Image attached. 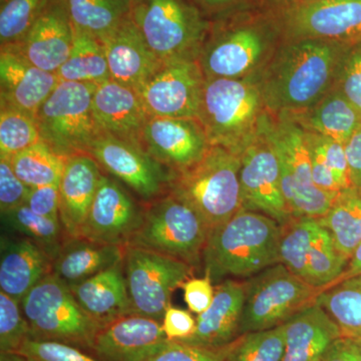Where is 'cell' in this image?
<instances>
[{"label": "cell", "mask_w": 361, "mask_h": 361, "mask_svg": "<svg viewBox=\"0 0 361 361\" xmlns=\"http://www.w3.org/2000/svg\"><path fill=\"white\" fill-rule=\"evenodd\" d=\"M230 345L207 348L170 341L165 348L146 361H224Z\"/></svg>", "instance_id": "cell-45"}, {"label": "cell", "mask_w": 361, "mask_h": 361, "mask_svg": "<svg viewBox=\"0 0 361 361\" xmlns=\"http://www.w3.org/2000/svg\"><path fill=\"white\" fill-rule=\"evenodd\" d=\"M89 155L109 174L130 188L142 203L169 193L175 173L135 145L99 133L90 146Z\"/></svg>", "instance_id": "cell-15"}, {"label": "cell", "mask_w": 361, "mask_h": 361, "mask_svg": "<svg viewBox=\"0 0 361 361\" xmlns=\"http://www.w3.org/2000/svg\"><path fill=\"white\" fill-rule=\"evenodd\" d=\"M349 44L319 39H284L251 77L273 116L300 113L336 87Z\"/></svg>", "instance_id": "cell-1"}, {"label": "cell", "mask_w": 361, "mask_h": 361, "mask_svg": "<svg viewBox=\"0 0 361 361\" xmlns=\"http://www.w3.org/2000/svg\"><path fill=\"white\" fill-rule=\"evenodd\" d=\"M27 339L30 327L21 303L0 291V353H18Z\"/></svg>", "instance_id": "cell-41"}, {"label": "cell", "mask_w": 361, "mask_h": 361, "mask_svg": "<svg viewBox=\"0 0 361 361\" xmlns=\"http://www.w3.org/2000/svg\"><path fill=\"white\" fill-rule=\"evenodd\" d=\"M245 283V299L240 336L274 329L315 301L322 289L315 288L281 263L270 266Z\"/></svg>", "instance_id": "cell-10"}, {"label": "cell", "mask_w": 361, "mask_h": 361, "mask_svg": "<svg viewBox=\"0 0 361 361\" xmlns=\"http://www.w3.org/2000/svg\"><path fill=\"white\" fill-rule=\"evenodd\" d=\"M30 188L14 173L11 161L0 157V211L9 212L25 205Z\"/></svg>", "instance_id": "cell-46"}, {"label": "cell", "mask_w": 361, "mask_h": 361, "mask_svg": "<svg viewBox=\"0 0 361 361\" xmlns=\"http://www.w3.org/2000/svg\"><path fill=\"white\" fill-rule=\"evenodd\" d=\"M245 283L227 279L216 284L210 307L198 315L192 336L178 342L207 348L229 345L240 336Z\"/></svg>", "instance_id": "cell-25"}, {"label": "cell", "mask_w": 361, "mask_h": 361, "mask_svg": "<svg viewBox=\"0 0 361 361\" xmlns=\"http://www.w3.org/2000/svg\"><path fill=\"white\" fill-rule=\"evenodd\" d=\"M96 87L59 80L37 113L42 142L63 158L89 154L92 142L99 134L92 114Z\"/></svg>", "instance_id": "cell-9"}, {"label": "cell", "mask_w": 361, "mask_h": 361, "mask_svg": "<svg viewBox=\"0 0 361 361\" xmlns=\"http://www.w3.org/2000/svg\"><path fill=\"white\" fill-rule=\"evenodd\" d=\"M120 1H122L123 4H127L128 6H130V4H132L133 0H120Z\"/></svg>", "instance_id": "cell-56"}, {"label": "cell", "mask_w": 361, "mask_h": 361, "mask_svg": "<svg viewBox=\"0 0 361 361\" xmlns=\"http://www.w3.org/2000/svg\"><path fill=\"white\" fill-rule=\"evenodd\" d=\"M264 123L255 141L240 157L242 209L264 214L286 226L294 218L282 192L279 159Z\"/></svg>", "instance_id": "cell-16"}, {"label": "cell", "mask_w": 361, "mask_h": 361, "mask_svg": "<svg viewBox=\"0 0 361 361\" xmlns=\"http://www.w3.org/2000/svg\"><path fill=\"white\" fill-rule=\"evenodd\" d=\"M59 82L56 73L33 66L13 47L0 49V103L37 118Z\"/></svg>", "instance_id": "cell-22"}, {"label": "cell", "mask_w": 361, "mask_h": 361, "mask_svg": "<svg viewBox=\"0 0 361 361\" xmlns=\"http://www.w3.org/2000/svg\"><path fill=\"white\" fill-rule=\"evenodd\" d=\"M318 220L329 230L342 255L350 259L361 242V188L341 190L329 212Z\"/></svg>", "instance_id": "cell-33"}, {"label": "cell", "mask_w": 361, "mask_h": 361, "mask_svg": "<svg viewBox=\"0 0 361 361\" xmlns=\"http://www.w3.org/2000/svg\"><path fill=\"white\" fill-rule=\"evenodd\" d=\"M315 303L338 325L342 336L361 334V275L339 280L323 289Z\"/></svg>", "instance_id": "cell-34"}, {"label": "cell", "mask_w": 361, "mask_h": 361, "mask_svg": "<svg viewBox=\"0 0 361 361\" xmlns=\"http://www.w3.org/2000/svg\"><path fill=\"white\" fill-rule=\"evenodd\" d=\"M0 361H30L18 353H0Z\"/></svg>", "instance_id": "cell-54"}, {"label": "cell", "mask_w": 361, "mask_h": 361, "mask_svg": "<svg viewBox=\"0 0 361 361\" xmlns=\"http://www.w3.org/2000/svg\"><path fill=\"white\" fill-rule=\"evenodd\" d=\"M42 141L37 118L0 103V157L13 158Z\"/></svg>", "instance_id": "cell-38"}, {"label": "cell", "mask_w": 361, "mask_h": 361, "mask_svg": "<svg viewBox=\"0 0 361 361\" xmlns=\"http://www.w3.org/2000/svg\"><path fill=\"white\" fill-rule=\"evenodd\" d=\"M184 290L185 302L190 311L196 314H201L209 310L215 296V286L210 277H191L182 285Z\"/></svg>", "instance_id": "cell-47"}, {"label": "cell", "mask_w": 361, "mask_h": 361, "mask_svg": "<svg viewBox=\"0 0 361 361\" xmlns=\"http://www.w3.org/2000/svg\"><path fill=\"white\" fill-rule=\"evenodd\" d=\"M49 0H0V47L23 42Z\"/></svg>", "instance_id": "cell-39"}, {"label": "cell", "mask_w": 361, "mask_h": 361, "mask_svg": "<svg viewBox=\"0 0 361 361\" xmlns=\"http://www.w3.org/2000/svg\"><path fill=\"white\" fill-rule=\"evenodd\" d=\"M161 327L168 341H179L193 334L196 319L188 311L170 305L164 314Z\"/></svg>", "instance_id": "cell-49"}, {"label": "cell", "mask_w": 361, "mask_h": 361, "mask_svg": "<svg viewBox=\"0 0 361 361\" xmlns=\"http://www.w3.org/2000/svg\"><path fill=\"white\" fill-rule=\"evenodd\" d=\"M18 353L30 361H99L68 344L27 339Z\"/></svg>", "instance_id": "cell-44"}, {"label": "cell", "mask_w": 361, "mask_h": 361, "mask_svg": "<svg viewBox=\"0 0 361 361\" xmlns=\"http://www.w3.org/2000/svg\"><path fill=\"white\" fill-rule=\"evenodd\" d=\"M25 205L37 215L59 221V185L32 188Z\"/></svg>", "instance_id": "cell-48"}, {"label": "cell", "mask_w": 361, "mask_h": 361, "mask_svg": "<svg viewBox=\"0 0 361 361\" xmlns=\"http://www.w3.org/2000/svg\"><path fill=\"white\" fill-rule=\"evenodd\" d=\"M169 341L161 322L132 313L99 327L90 353L99 361H146Z\"/></svg>", "instance_id": "cell-20"}, {"label": "cell", "mask_w": 361, "mask_h": 361, "mask_svg": "<svg viewBox=\"0 0 361 361\" xmlns=\"http://www.w3.org/2000/svg\"><path fill=\"white\" fill-rule=\"evenodd\" d=\"M145 204L144 221L129 246L158 252L194 268L201 265L210 229L198 214L170 193Z\"/></svg>", "instance_id": "cell-8"}, {"label": "cell", "mask_w": 361, "mask_h": 361, "mask_svg": "<svg viewBox=\"0 0 361 361\" xmlns=\"http://www.w3.org/2000/svg\"><path fill=\"white\" fill-rule=\"evenodd\" d=\"M73 37V25L63 4L49 0L23 42L11 47L40 70L56 73L70 56Z\"/></svg>", "instance_id": "cell-24"}, {"label": "cell", "mask_w": 361, "mask_h": 361, "mask_svg": "<svg viewBox=\"0 0 361 361\" xmlns=\"http://www.w3.org/2000/svg\"><path fill=\"white\" fill-rule=\"evenodd\" d=\"M130 20L161 63L198 61L210 25L190 0H133Z\"/></svg>", "instance_id": "cell-5"}, {"label": "cell", "mask_w": 361, "mask_h": 361, "mask_svg": "<svg viewBox=\"0 0 361 361\" xmlns=\"http://www.w3.org/2000/svg\"><path fill=\"white\" fill-rule=\"evenodd\" d=\"M99 40L104 45L111 80L135 90L163 65L147 44L129 13L115 30Z\"/></svg>", "instance_id": "cell-23"}, {"label": "cell", "mask_w": 361, "mask_h": 361, "mask_svg": "<svg viewBox=\"0 0 361 361\" xmlns=\"http://www.w3.org/2000/svg\"><path fill=\"white\" fill-rule=\"evenodd\" d=\"M146 204L135 200L121 184L103 175L80 238L97 243L127 247L142 224Z\"/></svg>", "instance_id": "cell-18"}, {"label": "cell", "mask_w": 361, "mask_h": 361, "mask_svg": "<svg viewBox=\"0 0 361 361\" xmlns=\"http://www.w3.org/2000/svg\"><path fill=\"white\" fill-rule=\"evenodd\" d=\"M348 261L318 218H297L283 226L279 263L311 286L323 290L336 283Z\"/></svg>", "instance_id": "cell-12"}, {"label": "cell", "mask_w": 361, "mask_h": 361, "mask_svg": "<svg viewBox=\"0 0 361 361\" xmlns=\"http://www.w3.org/2000/svg\"><path fill=\"white\" fill-rule=\"evenodd\" d=\"M70 289L80 307L99 327L133 313L123 261Z\"/></svg>", "instance_id": "cell-29"}, {"label": "cell", "mask_w": 361, "mask_h": 361, "mask_svg": "<svg viewBox=\"0 0 361 361\" xmlns=\"http://www.w3.org/2000/svg\"><path fill=\"white\" fill-rule=\"evenodd\" d=\"M284 324L242 334L232 342L224 361H282Z\"/></svg>", "instance_id": "cell-40"}, {"label": "cell", "mask_w": 361, "mask_h": 361, "mask_svg": "<svg viewBox=\"0 0 361 361\" xmlns=\"http://www.w3.org/2000/svg\"><path fill=\"white\" fill-rule=\"evenodd\" d=\"M284 116L304 130L344 145L361 126V114L336 87L310 108Z\"/></svg>", "instance_id": "cell-31"}, {"label": "cell", "mask_w": 361, "mask_h": 361, "mask_svg": "<svg viewBox=\"0 0 361 361\" xmlns=\"http://www.w3.org/2000/svg\"><path fill=\"white\" fill-rule=\"evenodd\" d=\"M351 338L355 339V341L357 342L358 345H360L361 348V334H357V336H351Z\"/></svg>", "instance_id": "cell-55"}, {"label": "cell", "mask_w": 361, "mask_h": 361, "mask_svg": "<svg viewBox=\"0 0 361 361\" xmlns=\"http://www.w3.org/2000/svg\"><path fill=\"white\" fill-rule=\"evenodd\" d=\"M101 166L89 154L66 159L59 183V221L68 237H78L101 184Z\"/></svg>", "instance_id": "cell-26"}, {"label": "cell", "mask_w": 361, "mask_h": 361, "mask_svg": "<svg viewBox=\"0 0 361 361\" xmlns=\"http://www.w3.org/2000/svg\"><path fill=\"white\" fill-rule=\"evenodd\" d=\"M73 27L102 39L129 13L120 0H59Z\"/></svg>", "instance_id": "cell-35"}, {"label": "cell", "mask_w": 361, "mask_h": 361, "mask_svg": "<svg viewBox=\"0 0 361 361\" xmlns=\"http://www.w3.org/2000/svg\"><path fill=\"white\" fill-rule=\"evenodd\" d=\"M276 26L241 25L209 30L199 63L205 80L253 77L277 49Z\"/></svg>", "instance_id": "cell-11"}, {"label": "cell", "mask_w": 361, "mask_h": 361, "mask_svg": "<svg viewBox=\"0 0 361 361\" xmlns=\"http://www.w3.org/2000/svg\"><path fill=\"white\" fill-rule=\"evenodd\" d=\"M240 169L239 156L211 146L198 163L175 173L169 193L193 209L213 229L242 210Z\"/></svg>", "instance_id": "cell-4"}, {"label": "cell", "mask_w": 361, "mask_h": 361, "mask_svg": "<svg viewBox=\"0 0 361 361\" xmlns=\"http://www.w3.org/2000/svg\"><path fill=\"white\" fill-rule=\"evenodd\" d=\"M125 249L80 237H68L52 259L51 274L68 287L73 286L122 263Z\"/></svg>", "instance_id": "cell-30"}, {"label": "cell", "mask_w": 361, "mask_h": 361, "mask_svg": "<svg viewBox=\"0 0 361 361\" xmlns=\"http://www.w3.org/2000/svg\"><path fill=\"white\" fill-rule=\"evenodd\" d=\"M92 114L99 133L142 148L149 115L137 90L113 80L97 85Z\"/></svg>", "instance_id": "cell-21"}, {"label": "cell", "mask_w": 361, "mask_h": 361, "mask_svg": "<svg viewBox=\"0 0 361 361\" xmlns=\"http://www.w3.org/2000/svg\"><path fill=\"white\" fill-rule=\"evenodd\" d=\"M9 161L16 176L32 189L59 185L66 159L40 142L16 154Z\"/></svg>", "instance_id": "cell-36"}, {"label": "cell", "mask_w": 361, "mask_h": 361, "mask_svg": "<svg viewBox=\"0 0 361 361\" xmlns=\"http://www.w3.org/2000/svg\"><path fill=\"white\" fill-rule=\"evenodd\" d=\"M275 26L284 39L351 44L361 39V0H291Z\"/></svg>", "instance_id": "cell-14"}, {"label": "cell", "mask_w": 361, "mask_h": 361, "mask_svg": "<svg viewBox=\"0 0 361 361\" xmlns=\"http://www.w3.org/2000/svg\"><path fill=\"white\" fill-rule=\"evenodd\" d=\"M264 129L279 159L282 192L294 219L323 217L337 195L322 191L313 182L304 130L288 116L270 113Z\"/></svg>", "instance_id": "cell-6"}, {"label": "cell", "mask_w": 361, "mask_h": 361, "mask_svg": "<svg viewBox=\"0 0 361 361\" xmlns=\"http://www.w3.org/2000/svg\"><path fill=\"white\" fill-rule=\"evenodd\" d=\"M267 114L251 78L205 80L198 120L211 146L241 157L260 134Z\"/></svg>", "instance_id": "cell-3"}, {"label": "cell", "mask_w": 361, "mask_h": 361, "mask_svg": "<svg viewBox=\"0 0 361 361\" xmlns=\"http://www.w3.org/2000/svg\"><path fill=\"white\" fill-rule=\"evenodd\" d=\"M30 339L90 350L99 326L80 307L70 287L47 275L21 300Z\"/></svg>", "instance_id": "cell-7"}, {"label": "cell", "mask_w": 361, "mask_h": 361, "mask_svg": "<svg viewBox=\"0 0 361 361\" xmlns=\"http://www.w3.org/2000/svg\"><path fill=\"white\" fill-rule=\"evenodd\" d=\"M308 148L322 157L334 173L337 184L341 190L350 187L348 175V158L345 145L314 133L304 130Z\"/></svg>", "instance_id": "cell-42"}, {"label": "cell", "mask_w": 361, "mask_h": 361, "mask_svg": "<svg viewBox=\"0 0 361 361\" xmlns=\"http://www.w3.org/2000/svg\"><path fill=\"white\" fill-rule=\"evenodd\" d=\"M320 361H361V348L355 339L342 336L330 345Z\"/></svg>", "instance_id": "cell-50"}, {"label": "cell", "mask_w": 361, "mask_h": 361, "mask_svg": "<svg viewBox=\"0 0 361 361\" xmlns=\"http://www.w3.org/2000/svg\"><path fill=\"white\" fill-rule=\"evenodd\" d=\"M205 77L198 61L164 63L137 90L149 116L198 120Z\"/></svg>", "instance_id": "cell-17"}, {"label": "cell", "mask_w": 361, "mask_h": 361, "mask_svg": "<svg viewBox=\"0 0 361 361\" xmlns=\"http://www.w3.org/2000/svg\"><path fill=\"white\" fill-rule=\"evenodd\" d=\"M351 186L361 188V126L345 144Z\"/></svg>", "instance_id": "cell-51"}, {"label": "cell", "mask_w": 361, "mask_h": 361, "mask_svg": "<svg viewBox=\"0 0 361 361\" xmlns=\"http://www.w3.org/2000/svg\"><path fill=\"white\" fill-rule=\"evenodd\" d=\"M336 87L361 114V39L349 44L344 52Z\"/></svg>", "instance_id": "cell-43"}, {"label": "cell", "mask_w": 361, "mask_h": 361, "mask_svg": "<svg viewBox=\"0 0 361 361\" xmlns=\"http://www.w3.org/2000/svg\"><path fill=\"white\" fill-rule=\"evenodd\" d=\"M123 269L133 313L160 322L173 292L194 272L184 261L137 246L126 247Z\"/></svg>", "instance_id": "cell-13"}, {"label": "cell", "mask_w": 361, "mask_h": 361, "mask_svg": "<svg viewBox=\"0 0 361 361\" xmlns=\"http://www.w3.org/2000/svg\"><path fill=\"white\" fill-rule=\"evenodd\" d=\"M203 8L211 11H222L236 4L238 0H197Z\"/></svg>", "instance_id": "cell-53"}, {"label": "cell", "mask_w": 361, "mask_h": 361, "mask_svg": "<svg viewBox=\"0 0 361 361\" xmlns=\"http://www.w3.org/2000/svg\"><path fill=\"white\" fill-rule=\"evenodd\" d=\"M51 269L52 257L39 244L25 237H1L0 291L21 302Z\"/></svg>", "instance_id": "cell-27"}, {"label": "cell", "mask_w": 361, "mask_h": 361, "mask_svg": "<svg viewBox=\"0 0 361 361\" xmlns=\"http://www.w3.org/2000/svg\"><path fill=\"white\" fill-rule=\"evenodd\" d=\"M2 224L42 246L54 259L68 235L59 221L42 217L23 205L9 212L1 214Z\"/></svg>", "instance_id": "cell-37"}, {"label": "cell", "mask_w": 361, "mask_h": 361, "mask_svg": "<svg viewBox=\"0 0 361 361\" xmlns=\"http://www.w3.org/2000/svg\"><path fill=\"white\" fill-rule=\"evenodd\" d=\"M210 147L197 118L149 116L142 130V149L174 173L198 163Z\"/></svg>", "instance_id": "cell-19"}, {"label": "cell", "mask_w": 361, "mask_h": 361, "mask_svg": "<svg viewBox=\"0 0 361 361\" xmlns=\"http://www.w3.org/2000/svg\"><path fill=\"white\" fill-rule=\"evenodd\" d=\"M361 275V242L355 251L353 252L350 259H349L348 264L343 274L339 278V280L346 279V278L358 276ZM338 280V281H339Z\"/></svg>", "instance_id": "cell-52"}, {"label": "cell", "mask_w": 361, "mask_h": 361, "mask_svg": "<svg viewBox=\"0 0 361 361\" xmlns=\"http://www.w3.org/2000/svg\"><path fill=\"white\" fill-rule=\"evenodd\" d=\"M282 231L283 226L272 218L242 209L209 232L204 273L214 284L255 276L279 263Z\"/></svg>", "instance_id": "cell-2"}, {"label": "cell", "mask_w": 361, "mask_h": 361, "mask_svg": "<svg viewBox=\"0 0 361 361\" xmlns=\"http://www.w3.org/2000/svg\"><path fill=\"white\" fill-rule=\"evenodd\" d=\"M284 334L282 361H320L342 336L338 325L315 301L284 323Z\"/></svg>", "instance_id": "cell-28"}, {"label": "cell", "mask_w": 361, "mask_h": 361, "mask_svg": "<svg viewBox=\"0 0 361 361\" xmlns=\"http://www.w3.org/2000/svg\"><path fill=\"white\" fill-rule=\"evenodd\" d=\"M70 56L56 73L59 80L99 85L111 80L108 61L101 40L73 27Z\"/></svg>", "instance_id": "cell-32"}]
</instances>
